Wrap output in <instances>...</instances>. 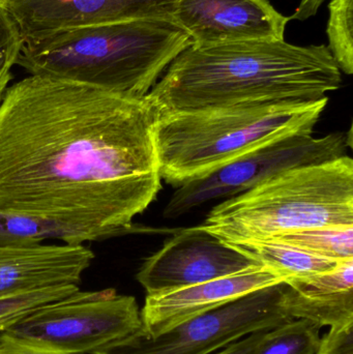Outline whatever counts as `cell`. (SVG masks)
Returning a JSON list of instances; mask_svg holds the SVG:
<instances>
[{
	"mask_svg": "<svg viewBox=\"0 0 353 354\" xmlns=\"http://www.w3.org/2000/svg\"><path fill=\"white\" fill-rule=\"evenodd\" d=\"M158 113L135 97L39 75L0 102V214L105 241L135 230L162 178Z\"/></svg>",
	"mask_w": 353,
	"mask_h": 354,
	"instance_id": "1",
	"label": "cell"
},
{
	"mask_svg": "<svg viewBox=\"0 0 353 354\" xmlns=\"http://www.w3.org/2000/svg\"><path fill=\"white\" fill-rule=\"evenodd\" d=\"M341 71L325 45L283 41L191 46L146 95L160 114L209 108L313 103L340 88Z\"/></svg>",
	"mask_w": 353,
	"mask_h": 354,
	"instance_id": "2",
	"label": "cell"
},
{
	"mask_svg": "<svg viewBox=\"0 0 353 354\" xmlns=\"http://www.w3.org/2000/svg\"><path fill=\"white\" fill-rule=\"evenodd\" d=\"M192 45L173 20L106 23L25 41L17 66L29 75L144 97L170 64Z\"/></svg>",
	"mask_w": 353,
	"mask_h": 354,
	"instance_id": "3",
	"label": "cell"
},
{
	"mask_svg": "<svg viewBox=\"0 0 353 354\" xmlns=\"http://www.w3.org/2000/svg\"><path fill=\"white\" fill-rule=\"evenodd\" d=\"M327 102L329 97L313 103L236 106L160 114L155 138L161 178L180 187L276 139L313 132Z\"/></svg>",
	"mask_w": 353,
	"mask_h": 354,
	"instance_id": "4",
	"label": "cell"
},
{
	"mask_svg": "<svg viewBox=\"0 0 353 354\" xmlns=\"http://www.w3.org/2000/svg\"><path fill=\"white\" fill-rule=\"evenodd\" d=\"M353 226V161L300 166L224 200L202 228L227 243L327 227Z\"/></svg>",
	"mask_w": 353,
	"mask_h": 354,
	"instance_id": "5",
	"label": "cell"
},
{
	"mask_svg": "<svg viewBox=\"0 0 353 354\" xmlns=\"http://www.w3.org/2000/svg\"><path fill=\"white\" fill-rule=\"evenodd\" d=\"M142 330L136 299L115 289L80 291L47 304L0 334V351L93 353Z\"/></svg>",
	"mask_w": 353,
	"mask_h": 354,
	"instance_id": "6",
	"label": "cell"
},
{
	"mask_svg": "<svg viewBox=\"0 0 353 354\" xmlns=\"http://www.w3.org/2000/svg\"><path fill=\"white\" fill-rule=\"evenodd\" d=\"M350 134L336 132L316 138L296 133L261 145L207 176L178 187L164 208L165 218H180L204 204L240 195L271 177L300 166L333 161L346 156Z\"/></svg>",
	"mask_w": 353,
	"mask_h": 354,
	"instance_id": "7",
	"label": "cell"
},
{
	"mask_svg": "<svg viewBox=\"0 0 353 354\" xmlns=\"http://www.w3.org/2000/svg\"><path fill=\"white\" fill-rule=\"evenodd\" d=\"M285 282L250 293L215 311L192 318L160 336L143 330L97 354H211L254 333L292 322L282 307Z\"/></svg>",
	"mask_w": 353,
	"mask_h": 354,
	"instance_id": "8",
	"label": "cell"
},
{
	"mask_svg": "<svg viewBox=\"0 0 353 354\" xmlns=\"http://www.w3.org/2000/svg\"><path fill=\"white\" fill-rule=\"evenodd\" d=\"M254 261L201 226L182 229L144 260L136 274L146 295L238 274Z\"/></svg>",
	"mask_w": 353,
	"mask_h": 354,
	"instance_id": "9",
	"label": "cell"
},
{
	"mask_svg": "<svg viewBox=\"0 0 353 354\" xmlns=\"http://www.w3.org/2000/svg\"><path fill=\"white\" fill-rule=\"evenodd\" d=\"M173 21L192 46L283 41L289 17L269 0H178Z\"/></svg>",
	"mask_w": 353,
	"mask_h": 354,
	"instance_id": "10",
	"label": "cell"
},
{
	"mask_svg": "<svg viewBox=\"0 0 353 354\" xmlns=\"http://www.w3.org/2000/svg\"><path fill=\"white\" fill-rule=\"evenodd\" d=\"M25 41L58 31L143 19L173 20L178 0H6Z\"/></svg>",
	"mask_w": 353,
	"mask_h": 354,
	"instance_id": "11",
	"label": "cell"
},
{
	"mask_svg": "<svg viewBox=\"0 0 353 354\" xmlns=\"http://www.w3.org/2000/svg\"><path fill=\"white\" fill-rule=\"evenodd\" d=\"M283 282L273 270L256 266L200 284L146 295L140 310L143 334L151 338L160 336L192 318Z\"/></svg>",
	"mask_w": 353,
	"mask_h": 354,
	"instance_id": "12",
	"label": "cell"
},
{
	"mask_svg": "<svg viewBox=\"0 0 353 354\" xmlns=\"http://www.w3.org/2000/svg\"><path fill=\"white\" fill-rule=\"evenodd\" d=\"M95 254L84 245H0V299L80 284Z\"/></svg>",
	"mask_w": 353,
	"mask_h": 354,
	"instance_id": "13",
	"label": "cell"
},
{
	"mask_svg": "<svg viewBox=\"0 0 353 354\" xmlns=\"http://www.w3.org/2000/svg\"><path fill=\"white\" fill-rule=\"evenodd\" d=\"M228 245L258 266L273 270L285 282L290 279L306 278L331 272L342 262L313 255L275 239H259Z\"/></svg>",
	"mask_w": 353,
	"mask_h": 354,
	"instance_id": "14",
	"label": "cell"
},
{
	"mask_svg": "<svg viewBox=\"0 0 353 354\" xmlns=\"http://www.w3.org/2000/svg\"><path fill=\"white\" fill-rule=\"evenodd\" d=\"M282 307L292 319H305L321 328L353 324V290L339 293H311L296 290L285 283Z\"/></svg>",
	"mask_w": 353,
	"mask_h": 354,
	"instance_id": "15",
	"label": "cell"
},
{
	"mask_svg": "<svg viewBox=\"0 0 353 354\" xmlns=\"http://www.w3.org/2000/svg\"><path fill=\"white\" fill-rule=\"evenodd\" d=\"M50 241L66 245L91 241L88 235L52 221L0 214V245H35Z\"/></svg>",
	"mask_w": 353,
	"mask_h": 354,
	"instance_id": "16",
	"label": "cell"
},
{
	"mask_svg": "<svg viewBox=\"0 0 353 354\" xmlns=\"http://www.w3.org/2000/svg\"><path fill=\"white\" fill-rule=\"evenodd\" d=\"M269 239L288 243L313 255L336 261L353 259V226L307 229Z\"/></svg>",
	"mask_w": 353,
	"mask_h": 354,
	"instance_id": "17",
	"label": "cell"
},
{
	"mask_svg": "<svg viewBox=\"0 0 353 354\" xmlns=\"http://www.w3.org/2000/svg\"><path fill=\"white\" fill-rule=\"evenodd\" d=\"M321 330L309 320H292L269 330L253 354H317Z\"/></svg>",
	"mask_w": 353,
	"mask_h": 354,
	"instance_id": "18",
	"label": "cell"
},
{
	"mask_svg": "<svg viewBox=\"0 0 353 354\" xmlns=\"http://www.w3.org/2000/svg\"><path fill=\"white\" fill-rule=\"evenodd\" d=\"M327 22L329 47L341 72L353 74V0H331Z\"/></svg>",
	"mask_w": 353,
	"mask_h": 354,
	"instance_id": "19",
	"label": "cell"
},
{
	"mask_svg": "<svg viewBox=\"0 0 353 354\" xmlns=\"http://www.w3.org/2000/svg\"><path fill=\"white\" fill-rule=\"evenodd\" d=\"M78 290L77 285H66L0 299V334L35 310Z\"/></svg>",
	"mask_w": 353,
	"mask_h": 354,
	"instance_id": "20",
	"label": "cell"
},
{
	"mask_svg": "<svg viewBox=\"0 0 353 354\" xmlns=\"http://www.w3.org/2000/svg\"><path fill=\"white\" fill-rule=\"evenodd\" d=\"M24 37L16 19L12 16L6 0H0V76H12Z\"/></svg>",
	"mask_w": 353,
	"mask_h": 354,
	"instance_id": "21",
	"label": "cell"
},
{
	"mask_svg": "<svg viewBox=\"0 0 353 354\" xmlns=\"http://www.w3.org/2000/svg\"><path fill=\"white\" fill-rule=\"evenodd\" d=\"M317 354H353V324L330 328L321 338Z\"/></svg>",
	"mask_w": 353,
	"mask_h": 354,
	"instance_id": "22",
	"label": "cell"
},
{
	"mask_svg": "<svg viewBox=\"0 0 353 354\" xmlns=\"http://www.w3.org/2000/svg\"><path fill=\"white\" fill-rule=\"evenodd\" d=\"M267 332L269 330L249 335V336L220 349L217 354H253L256 347L265 339Z\"/></svg>",
	"mask_w": 353,
	"mask_h": 354,
	"instance_id": "23",
	"label": "cell"
},
{
	"mask_svg": "<svg viewBox=\"0 0 353 354\" xmlns=\"http://www.w3.org/2000/svg\"><path fill=\"white\" fill-rule=\"evenodd\" d=\"M325 1V0H300L296 12L289 17L290 20L305 21L315 16Z\"/></svg>",
	"mask_w": 353,
	"mask_h": 354,
	"instance_id": "24",
	"label": "cell"
},
{
	"mask_svg": "<svg viewBox=\"0 0 353 354\" xmlns=\"http://www.w3.org/2000/svg\"><path fill=\"white\" fill-rule=\"evenodd\" d=\"M12 78V76H0V102H1L2 97H3L4 93H6V88H8V84H10Z\"/></svg>",
	"mask_w": 353,
	"mask_h": 354,
	"instance_id": "25",
	"label": "cell"
},
{
	"mask_svg": "<svg viewBox=\"0 0 353 354\" xmlns=\"http://www.w3.org/2000/svg\"><path fill=\"white\" fill-rule=\"evenodd\" d=\"M0 354H48L24 351H0Z\"/></svg>",
	"mask_w": 353,
	"mask_h": 354,
	"instance_id": "26",
	"label": "cell"
},
{
	"mask_svg": "<svg viewBox=\"0 0 353 354\" xmlns=\"http://www.w3.org/2000/svg\"><path fill=\"white\" fill-rule=\"evenodd\" d=\"M85 354H97V353H85Z\"/></svg>",
	"mask_w": 353,
	"mask_h": 354,
	"instance_id": "27",
	"label": "cell"
}]
</instances>
